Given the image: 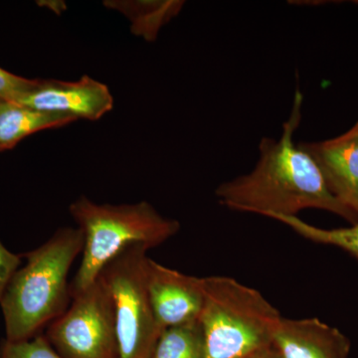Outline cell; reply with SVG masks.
<instances>
[{
  "mask_svg": "<svg viewBox=\"0 0 358 358\" xmlns=\"http://www.w3.org/2000/svg\"><path fill=\"white\" fill-rule=\"evenodd\" d=\"M152 358H206L203 333L199 320L164 329Z\"/></svg>",
  "mask_w": 358,
  "mask_h": 358,
  "instance_id": "cell-13",
  "label": "cell"
},
{
  "mask_svg": "<svg viewBox=\"0 0 358 358\" xmlns=\"http://www.w3.org/2000/svg\"><path fill=\"white\" fill-rule=\"evenodd\" d=\"M246 358H280L277 352L274 350L273 346L266 348V350H261V352L254 353Z\"/></svg>",
  "mask_w": 358,
  "mask_h": 358,
  "instance_id": "cell-18",
  "label": "cell"
},
{
  "mask_svg": "<svg viewBox=\"0 0 358 358\" xmlns=\"http://www.w3.org/2000/svg\"><path fill=\"white\" fill-rule=\"evenodd\" d=\"M37 82L38 80L26 79L0 68V101L17 103Z\"/></svg>",
  "mask_w": 358,
  "mask_h": 358,
  "instance_id": "cell-16",
  "label": "cell"
},
{
  "mask_svg": "<svg viewBox=\"0 0 358 358\" xmlns=\"http://www.w3.org/2000/svg\"><path fill=\"white\" fill-rule=\"evenodd\" d=\"M0 358H62L52 348L43 334L25 341H10L4 338L0 343Z\"/></svg>",
  "mask_w": 358,
  "mask_h": 358,
  "instance_id": "cell-15",
  "label": "cell"
},
{
  "mask_svg": "<svg viewBox=\"0 0 358 358\" xmlns=\"http://www.w3.org/2000/svg\"><path fill=\"white\" fill-rule=\"evenodd\" d=\"M203 280L199 322L206 358H246L271 348L279 310L255 289L224 275Z\"/></svg>",
  "mask_w": 358,
  "mask_h": 358,
  "instance_id": "cell-4",
  "label": "cell"
},
{
  "mask_svg": "<svg viewBox=\"0 0 358 358\" xmlns=\"http://www.w3.org/2000/svg\"><path fill=\"white\" fill-rule=\"evenodd\" d=\"M148 250L143 245H131L99 275L109 289L114 307L117 358H152L162 331L148 296Z\"/></svg>",
  "mask_w": 358,
  "mask_h": 358,
  "instance_id": "cell-5",
  "label": "cell"
},
{
  "mask_svg": "<svg viewBox=\"0 0 358 358\" xmlns=\"http://www.w3.org/2000/svg\"><path fill=\"white\" fill-rule=\"evenodd\" d=\"M339 136H341V138H345V140L358 141V122H357V124H355L352 129H348V131L341 134Z\"/></svg>",
  "mask_w": 358,
  "mask_h": 358,
  "instance_id": "cell-19",
  "label": "cell"
},
{
  "mask_svg": "<svg viewBox=\"0 0 358 358\" xmlns=\"http://www.w3.org/2000/svg\"><path fill=\"white\" fill-rule=\"evenodd\" d=\"M268 218L289 226L305 239L317 244L338 247L358 259V221L348 228L322 229L305 222L298 216L271 215Z\"/></svg>",
  "mask_w": 358,
  "mask_h": 358,
  "instance_id": "cell-14",
  "label": "cell"
},
{
  "mask_svg": "<svg viewBox=\"0 0 358 358\" xmlns=\"http://www.w3.org/2000/svg\"><path fill=\"white\" fill-rule=\"evenodd\" d=\"M147 286L162 331L199 320L204 301L202 278L183 274L148 258Z\"/></svg>",
  "mask_w": 358,
  "mask_h": 358,
  "instance_id": "cell-7",
  "label": "cell"
},
{
  "mask_svg": "<svg viewBox=\"0 0 358 358\" xmlns=\"http://www.w3.org/2000/svg\"><path fill=\"white\" fill-rule=\"evenodd\" d=\"M45 338L62 358H117L114 307L100 277L72 294V301L47 327Z\"/></svg>",
  "mask_w": 358,
  "mask_h": 358,
  "instance_id": "cell-6",
  "label": "cell"
},
{
  "mask_svg": "<svg viewBox=\"0 0 358 358\" xmlns=\"http://www.w3.org/2000/svg\"><path fill=\"white\" fill-rule=\"evenodd\" d=\"M272 346L280 358H348L350 352L345 334L317 319L282 317Z\"/></svg>",
  "mask_w": 358,
  "mask_h": 358,
  "instance_id": "cell-9",
  "label": "cell"
},
{
  "mask_svg": "<svg viewBox=\"0 0 358 358\" xmlns=\"http://www.w3.org/2000/svg\"><path fill=\"white\" fill-rule=\"evenodd\" d=\"M75 121L76 117L71 115L41 112L20 103L0 101V152L13 150L30 134Z\"/></svg>",
  "mask_w": 358,
  "mask_h": 358,
  "instance_id": "cell-11",
  "label": "cell"
},
{
  "mask_svg": "<svg viewBox=\"0 0 358 358\" xmlns=\"http://www.w3.org/2000/svg\"><path fill=\"white\" fill-rule=\"evenodd\" d=\"M69 211L84 234L81 264L71 285V294L91 286L103 268L131 245L152 249L180 229L178 221L164 217L147 201L98 204L81 196L71 203Z\"/></svg>",
  "mask_w": 358,
  "mask_h": 358,
  "instance_id": "cell-3",
  "label": "cell"
},
{
  "mask_svg": "<svg viewBox=\"0 0 358 358\" xmlns=\"http://www.w3.org/2000/svg\"><path fill=\"white\" fill-rule=\"evenodd\" d=\"M106 6L117 9L128 16L134 34L154 41L160 28L178 15L182 8L183 1H109Z\"/></svg>",
  "mask_w": 358,
  "mask_h": 358,
  "instance_id": "cell-12",
  "label": "cell"
},
{
  "mask_svg": "<svg viewBox=\"0 0 358 358\" xmlns=\"http://www.w3.org/2000/svg\"><path fill=\"white\" fill-rule=\"evenodd\" d=\"M303 96L294 95L289 119L279 140L264 138L253 171L219 185V202L233 210L271 215L296 216L303 209H322L355 224L358 216L331 192L322 169L294 136L300 126Z\"/></svg>",
  "mask_w": 358,
  "mask_h": 358,
  "instance_id": "cell-1",
  "label": "cell"
},
{
  "mask_svg": "<svg viewBox=\"0 0 358 358\" xmlns=\"http://www.w3.org/2000/svg\"><path fill=\"white\" fill-rule=\"evenodd\" d=\"M17 103L41 110L98 121L114 107V96L105 84L82 77L77 82L38 80Z\"/></svg>",
  "mask_w": 358,
  "mask_h": 358,
  "instance_id": "cell-8",
  "label": "cell"
},
{
  "mask_svg": "<svg viewBox=\"0 0 358 358\" xmlns=\"http://www.w3.org/2000/svg\"><path fill=\"white\" fill-rule=\"evenodd\" d=\"M300 145L317 162L334 194L358 216V141L338 136Z\"/></svg>",
  "mask_w": 358,
  "mask_h": 358,
  "instance_id": "cell-10",
  "label": "cell"
},
{
  "mask_svg": "<svg viewBox=\"0 0 358 358\" xmlns=\"http://www.w3.org/2000/svg\"><path fill=\"white\" fill-rule=\"evenodd\" d=\"M80 228H60L38 248L23 254L25 264L14 273L0 299L6 339L34 338L69 307L68 275L82 254Z\"/></svg>",
  "mask_w": 358,
  "mask_h": 358,
  "instance_id": "cell-2",
  "label": "cell"
},
{
  "mask_svg": "<svg viewBox=\"0 0 358 358\" xmlns=\"http://www.w3.org/2000/svg\"><path fill=\"white\" fill-rule=\"evenodd\" d=\"M357 3H358V1H357Z\"/></svg>",
  "mask_w": 358,
  "mask_h": 358,
  "instance_id": "cell-20",
  "label": "cell"
},
{
  "mask_svg": "<svg viewBox=\"0 0 358 358\" xmlns=\"http://www.w3.org/2000/svg\"><path fill=\"white\" fill-rule=\"evenodd\" d=\"M22 259V255L9 251L0 241V299L14 273L20 267Z\"/></svg>",
  "mask_w": 358,
  "mask_h": 358,
  "instance_id": "cell-17",
  "label": "cell"
}]
</instances>
